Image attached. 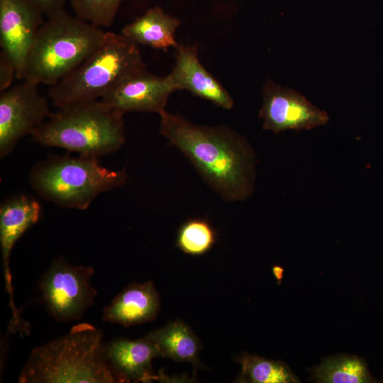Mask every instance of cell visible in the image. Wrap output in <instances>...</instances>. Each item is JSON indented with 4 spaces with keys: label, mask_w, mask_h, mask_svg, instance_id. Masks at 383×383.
Wrapping results in <instances>:
<instances>
[{
    "label": "cell",
    "mask_w": 383,
    "mask_h": 383,
    "mask_svg": "<svg viewBox=\"0 0 383 383\" xmlns=\"http://www.w3.org/2000/svg\"><path fill=\"white\" fill-rule=\"evenodd\" d=\"M159 115L161 135L189 160L210 187L230 201L250 196L256 157L244 136L226 126L198 125L166 111Z\"/></svg>",
    "instance_id": "cell-1"
},
{
    "label": "cell",
    "mask_w": 383,
    "mask_h": 383,
    "mask_svg": "<svg viewBox=\"0 0 383 383\" xmlns=\"http://www.w3.org/2000/svg\"><path fill=\"white\" fill-rule=\"evenodd\" d=\"M100 329L82 323L65 335L33 348L20 383H113Z\"/></svg>",
    "instance_id": "cell-2"
},
{
    "label": "cell",
    "mask_w": 383,
    "mask_h": 383,
    "mask_svg": "<svg viewBox=\"0 0 383 383\" xmlns=\"http://www.w3.org/2000/svg\"><path fill=\"white\" fill-rule=\"evenodd\" d=\"M106 33L65 9L48 17L36 33L22 80L49 87L56 84L96 49Z\"/></svg>",
    "instance_id": "cell-3"
},
{
    "label": "cell",
    "mask_w": 383,
    "mask_h": 383,
    "mask_svg": "<svg viewBox=\"0 0 383 383\" xmlns=\"http://www.w3.org/2000/svg\"><path fill=\"white\" fill-rule=\"evenodd\" d=\"M123 113L101 100L59 109L30 135L43 146L94 157L118 150L125 143Z\"/></svg>",
    "instance_id": "cell-4"
},
{
    "label": "cell",
    "mask_w": 383,
    "mask_h": 383,
    "mask_svg": "<svg viewBox=\"0 0 383 383\" xmlns=\"http://www.w3.org/2000/svg\"><path fill=\"white\" fill-rule=\"evenodd\" d=\"M146 68L138 45L121 33L106 31L96 49L75 70L50 87L57 108L100 100L127 75Z\"/></svg>",
    "instance_id": "cell-5"
},
{
    "label": "cell",
    "mask_w": 383,
    "mask_h": 383,
    "mask_svg": "<svg viewBox=\"0 0 383 383\" xmlns=\"http://www.w3.org/2000/svg\"><path fill=\"white\" fill-rule=\"evenodd\" d=\"M126 170L101 166L96 157L53 156L32 169V187L45 199L59 206L85 209L100 194L123 185Z\"/></svg>",
    "instance_id": "cell-6"
},
{
    "label": "cell",
    "mask_w": 383,
    "mask_h": 383,
    "mask_svg": "<svg viewBox=\"0 0 383 383\" xmlns=\"http://www.w3.org/2000/svg\"><path fill=\"white\" fill-rule=\"evenodd\" d=\"M91 266L54 260L40 277L38 289L48 313L57 322L80 320L93 306L97 292L91 282Z\"/></svg>",
    "instance_id": "cell-7"
},
{
    "label": "cell",
    "mask_w": 383,
    "mask_h": 383,
    "mask_svg": "<svg viewBox=\"0 0 383 383\" xmlns=\"http://www.w3.org/2000/svg\"><path fill=\"white\" fill-rule=\"evenodd\" d=\"M39 85L27 80L0 94V157L8 155L18 140L51 114Z\"/></svg>",
    "instance_id": "cell-8"
},
{
    "label": "cell",
    "mask_w": 383,
    "mask_h": 383,
    "mask_svg": "<svg viewBox=\"0 0 383 383\" xmlns=\"http://www.w3.org/2000/svg\"><path fill=\"white\" fill-rule=\"evenodd\" d=\"M262 96L259 116L263 121L262 128L275 134L311 130L329 121L326 111L314 106L301 93L272 79L265 82Z\"/></svg>",
    "instance_id": "cell-9"
},
{
    "label": "cell",
    "mask_w": 383,
    "mask_h": 383,
    "mask_svg": "<svg viewBox=\"0 0 383 383\" xmlns=\"http://www.w3.org/2000/svg\"><path fill=\"white\" fill-rule=\"evenodd\" d=\"M174 91L176 90L167 75L157 76L145 68L123 78L100 100L123 113L138 111L160 114L165 111Z\"/></svg>",
    "instance_id": "cell-10"
},
{
    "label": "cell",
    "mask_w": 383,
    "mask_h": 383,
    "mask_svg": "<svg viewBox=\"0 0 383 383\" xmlns=\"http://www.w3.org/2000/svg\"><path fill=\"white\" fill-rule=\"evenodd\" d=\"M43 14L28 0H0V45L13 62L17 79L23 73Z\"/></svg>",
    "instance_id": "cell-11"
},
{
    "label": "cell",
    "mask_w": 383,
    "mask_h": 383,
    "mask_svg": "<svg viewBox=\"0 0 383 383\" xmlns=\"http://www.w3.org/2000/svg\"><path fill=\"white\" fill-rule=\"evenodd\" d=\"M39 203L24 195H20L4 202L0 207V244L5 286L9 295V305L12 312L10 326L20 328L25 323L22 321L13 298V287L10 269L11 252L17 240L40 216Z\"/></svg>",
    "instance_id": "cell-12"
},
{
    "label": "cell",
    "mask_w": 383,
    "mask_h": 383,
    "mask_svg": "<svg viewBox=\"0 0 383 383\" xmlns=\"http://www.w3.org/2000/svg\"><path fill=\"white\" fill-rule=\"evenodd\" d=\"M105 355L109 370L116 383L158 380L152 362L160 357V354L147 335L138 340L116 338L106 343Z\"/></svg>",
    "instance_id": "cell-13"
},
{
    "label": "cell",
    "mask_w": 383,
    "mask_h": 383,
    "mask_svg": "<svg viewBox=\"0 0 383 383\" xmlns=\"http://www.w3.org/2000/svg\"><path fill=\"white\" fill-rule=\"evenodd\" d=\"M175 63L167 74L176 91L187 90L224 109H231L233 99L224 87L200 62L194 45H178Z\"/></svg>",
    "instance_id": "cell-14"
},
{
    "label": "cell",
    "mask_w": 383,
    "mask_h": 383,
    "mask_svg": "<svg viewBox=\"0 0 383 383\" xmlns=\"http://www.w3.org/2000/svg\"><path fill=\"white\" fill-rule=\"evenodd\" d=\"M161 307L152 281L127 285L102 311V320L129 327L155 320Z\"/></svg>",
    "instance_id": "cell-15"
},
{
    "label": "cell",
    "mask_w": 383,
    "mask_h": 383,
    "mask_svg": "<svg viewBox=\"0 0 383 383\" xmlns=\"http://www.w3.org/2000/svg\"><path fill=\"white\" fill-rule=\"evenodd\" d=\"M179 25L178 18L155 6L126 25L121 33L138 45L167 50L179 45L175 33Z\"/></svg>",
    "instance_id": "cell-16"
},
{
    "label": "cell",
    "mask_w": 383,
    "mask_h": 383,
    "mask_svg": "<svg viewBox=\"0 0 383 383\" xmlns=\"http://www.w3.org/2000/svg\"><path fill=\"white\" fill-rule=\"evenodd\" d=\"M146 335L156 345L160 357L188 362L195 366L201 365L199 359L200 340L183 321L177 320L170 322Z\"/></svg>",
    "instance_id": "cell-17"
},
{
    "label": "cell",
    "mask_w": 383,
    "mask_h": 383,
    "mask_svg": "<svg viewBox=\"0 0 383 383\" xmlns=\"http://www.w3.org/2000/svg\"><path fill=\"white\" fill-rule=\"evenodd\" d=\"M313 379L323 383H365L374 379L365 362L355 356L340 355L327 358L314 370Z\"/></svg>",
    "instance_id": "cell-18"
},
{
    "label": "cell",
    "mask_w": 383,
    "mask_h": 383,
    "mask_svg": "<svg viewBox=\"0 0 383 383\" xmlns=\"http://www.w3.org/2000/svg\"><path fill=\"white\" fill-rule=\"evenodd\" d=\"M240 382L291 383L299 382L288 366L279 361L267 360L256 355L244 354L239 358Z\"/></svg>",
    "instance_id": "cell-19"
},
{
    "label": "cell",
    "mask_w": 383,
    "mask_h": 383,
    "mask_svg": "<svg viewBox=\"0 0 383 383\" xmlns=\"http://www.w3.org/2000/svg\"><path fill=\"white\" fill-rule=\"evenodd\" d=\"M216 240V231L208 220L194 218L180 226L177 233L176 243L185 254L197 256L209 252Z\"/></svg>",
    "instance_id": "cell-20"
},
{
    "label": "cell",
    "mask_w": 383,
    "mask_h": 383,
    "mask_svg": "<svg viewBox=\"0 0 383 383\" xmlns=\"http://www.w3.org/2000/svg\"><path fill=\"white\" fill-rule=\"evenodd\" d=\"M74 15L101 28H109L123 0H70Z\"/></svg>",
    "instance_id": "cell-21"
},
{
    "label": "cell",
    "mask_w": 383,
    "mask_h": 383,
    "mask_svg": "<svg viewBox=\"0 0 383 383\" xmlns=\"http://www.w3.org/2000/svg\"><path fill=\"white\" fill-rule=\"evenodd\" d=\"M17 79V70L12 60L3 51L0 52V91L13 86Z\"/></svg>",
    "instance_id": "cell-22"
},
{
    "label": "cell",
    "mask_w": 383,
    "mask_h": 383,
    "mask_svg": "<svg viewBox=\"0 0 383 383\" xmlns=\"http://www.w3.org/2000/svg\"><path fill=\"white\" fill-rule=\"evenodd\" d=\"M43 16H51L64 10L68 0H28Z\"/></svg>",
    "instance_id": "cell-23"
},
{
    "label": "cell",
    "mask_w": 383,
    "mask_h": 383,
    "mask_svg": "<svg viewBox=\"0 0 383 383\" xmlns=\"http://www.w3.org/2000/svg\"><path fill=\"white\" fill-rule=\"evenodd\" d=\"M382 382H383V378H382Z\"/></svg>",
    "instance_id": "cell-24"
}]
</instances>
